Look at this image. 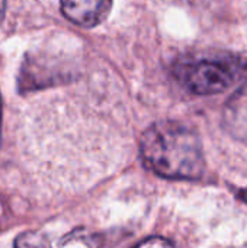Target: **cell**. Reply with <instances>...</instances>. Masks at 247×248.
Wrapping results in <instances>:
<instances>
[{"label":"cell","mask_w":247,"mask_h":248,"mask_svg":"<svg viewBox=\"0 0 247 248\" xmlns=\"http://www.w3.org/2000/svg\"><path fill=\"white\" fill-rule=\"evenodd\" d=\"M134 248H178L172 241L160 237H151L140 244H137Z\"/></svg>","instance_id":"8992f818"},{"label":"cell","mask_w":247,"mask_h":248,"mask_svg":"<svg viewBox=\"0 0 247 248\" xmlns=\"http://www.w3.org/2000/svg\"><path fill=\"white\" fill-rule=\"evenodd\" d=\"M223 125L231 137L247 140V78L227 100L223 112Z\"/></svg>","instance_id":"277c9868"},{"label":"cell","mask_w":247,"mask_h":248,"mask_svg":"<svg viewBox=\"0 0 247 248\" xmlns=\"http://www.w3.org/2000/svg\"><path fill=\"white\" fill-rule=\"evenodd\" d=\"M0 125H1V103H0Z\"/></svg>","instance_id":"ba28073f"},{"label":"cell","mask_w":247,"mask_h":248,"mask_svg":"<svg viewBox=\"0 0 247 248\" xmlns=\"http://www.w3.org/2000/svg\"><path fill=\"white\" fill-rule=\"evenodd\" d=\"M15 248H51V244L42 232L28 231L16 238Z\"/></svg>","instance_id":"5b68a950"},{"label":"cell","mask_w":247,"mask_h":248,"mask_svg":"<svg viewBox=\"0 0 247 248\" xmlns=\"http://www.w3.org/2000/svg\"><path fill=\"white\" fill-rule=\"evenodd\" d=\"M144 164L173 180H197L205 169L201 141L194 129L175 121H162L144 131L140 141Z\"/></svg>","instance_id":"6da1fadb"},{"label":"cell","mask_w":247,"mask_h":248,"mask_svg":"<svg viewBox=\"0 0 247 248\" xmlns=\"http://www.w3.org/2000/svg\"><path fill=\"white\" fill-rule=\"evenodd\" d=\"M246 64L230 52L181 60L175 67L178 81L197 94H215L229 89Z\"/></svg>","instance_id":"7a4b0ae2"},{"label":"cell","mask_w":247,"mask_h":248,"mask_svg":"<svg viewBox=\"0 0 247 248\" xmlns=\"http://www.w3.org/2000/svg\"><path fill=\"white\" fill-rule=\"evenodd\" d=\"M63 15L83 28L102 23L112 7V0H60Z\"/></svg>","instance_id":"3957f363"},{"label":"cell","mask_w":247,"mask_h":248,"mask_svg":"<svg viewBox=\"0 0 247 248\" xmlns=\"http://www.w3.org/2000/svg\"><path fill=\"white\" fill-rule=\"evenodd\" d=\"M4 9H6V0H0V22H1V19H3Z\"/></svg>","instance_id":"52a82bcc"}]
</instances>
